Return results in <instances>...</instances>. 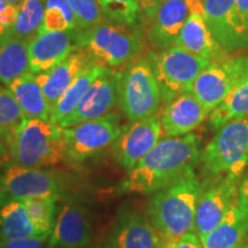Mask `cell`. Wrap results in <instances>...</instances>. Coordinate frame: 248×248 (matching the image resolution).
<instances>
[{
	"instance_id": "1",
	"label": "cell",
	"mask_w": 248,
	"mask_h": 248,
	"mask_svg": "<svg viewBox=\"0 0 248 248\" xmlns=\"http://www.w3.org/2000/svg\"><path fill=\"white\" fill-rule=\"evenodd\" d=\"M201 159L200 138L195 133L163 137L145 155L122 183V190L148 194L166 187L187 172Z\"/></svg>"
},
{
	"instance_id": "2",
	"label": "cell",
	"mask_w": 248,
	"mask_h": 248,
	"mask_svg": "<svg viewBox=\"0 0 248 248\" xmlns=\"http://www.w3.org/2000/svg\"><path fill=\"white\" fill-rule=\"evenodd\" d=\"M202 185L193 171L154 192L148 203V218L162 241L175 243L194 231L195 212Z\"/></svg>"
},
{
	"instance_id": "3",
	"label": "cell",
	"mask_w": 248,
	"mask_h": 248,
	"mask_svg": "<svg viewBox=\"0 0 248 248\" xmlns=\"http://www.w3.org/2000/svg\"><path fill=\"white\" fill-rule=\"evenodd\" d=\"M77 49H83L94 63L110 69L125 67L141 52V35L135 27L109 20L77 32Z\"/></svg>"
},
{
	"instance_id": "4",
	"label": "cell",
	"mask_w": 248,
	"mask_h": 248,
	"mask_svg": "<svg viewBox=\"0 0 248 248\" xmlns=\"http://www.w3.org/2000/svg\"><path fill=\"white\" fill-rule=\"evenodd\" d=\"M11 157L16 166L42 169L67 159L62 129L40 120L26 119L9 138Z\"/></svg>"
},
{
	"instance_id": "5",
	"label": "cell",
	"mask_w": 248,
	"mask_h": 248,
	"mask_svg": "<svg viewBox=\"0 0 248 248\" xmlns=\"http://www.w3.org/2000/svg\"><path fill=\"white\" fill-rule=\"evenodd\" d=\"M200 161L207 176L239 181L248 166V114L219 126Z\"/></svg>"
},
{
	"instance_id": "6",
	"label": "cell",
	"mask_w": 248,
	"mask_h": 248,
	"mask_svg": "<svg viewBox=\"0 0 248 248\" xmlns=\"http://www.w3.org/2000/svg\"><path fill=\"white\" fill-rule=\"evenodd\" d=\"M161 102L159 84L147 58H136L121 69L119 106L128 120L133 122L154 115Z\"/></svg>"
},
{
	"instance_id": "7",
	"label": "cell",
	"mask_w": 248,
	"mask_h": 248,
	"mask_svg": "<svg viewBox=\"0 0 248 248\" xmlns=\"http://www.w3.org/2000/svg\"><path fill=\"white\" fill-rule=\"evenodd\" d=\"M147 59L164 104L182 93L191 91L198 75L212 63L208 59L192 54L176 45L162 51L151 52Z\"/></svg>"
},
{
	"instance_id": "8",
	"label": "cell",
	"mask_w": 248,
	"mask_h": 248,
	"mask_svg": "<svg viewBox=\"0 0 248 248\" xmlns=\"http://www.w3.org/2000/svg\"><path fill=\"white\" fill-rule=\"evenodd\" d=\"M121 132L119 117L111 113L62 129L67 159L83 162L114 145Z\"/></svg>"
},
{
	"instance_id": "9",
	"label": "cell",
	"mask_w": 248,
	"mask_h": 248,
	"mask_svg": "<svg viewBox=\"0 0 248 248\" xmlns=\"http://www.w3.org/2000/svg\"><path fill=\"white\" fill-rule=\"evenodd\" d=\"M60 185L52 172L14 164L0 175V207L11 201L52 197L59 199Z\"/></svg>"
},
{
	"instance_id": "10",
	"label": "cell",
	"mask_w": 248,
	"mask_h": 248,
	"mask_svg": "<svg viewBox=\"0 0 248 248\" xmlns=\"http://www.w3.org/2000/svg\"><path fill=\"white\" fill-rule=\"evenodd\" d=\"M247 57L212 62L198 75L191 92L209 113L224 100L243 74Z\"/></svg>"
},
{
	"instance_id": "11",
	"label": "cell",
	"mask_w": 248,
	"mask_h": 248,
	"mask_svg": "<svg viewBox=\"0 0 248 248\" xmlns=\"http://www.w3.org/2000/svg\"><path fill=\"white\" fill-rule=\"evenodd\" d=\"M203 16L213 36L226 52L248 48V24L234 0H201Z\"/></svg>"
},
{
	"instance_id": "12",
	"label": "cell",
	"mask_w": 248,
	"mask_h": 248,
	"mask_svg": "<svg viewBox=\"0 0 248 248\" xmlns=\"http://www.w3.org/2000/svg\"><path fill=\"white\" fill-rule=\"evenodd\" d=\"M120 74L121 70L106 68L93 82L75 110L59 124V128H70L76 124L110 114L114 107L119 105Z\"/></svg>"
},
{
	"instance_id": "13",
	"label": "cell",
	"mask_w": 248,
	"mask_h": 248,
	"mask_svg": "<svg viewBox=\"0 0 248 248\" xmlns=\"http://www.w3.org/2000/svg\"><path fill=\"white\" fill-rule=\"evenodd\" d=\"M162 136V125L157 113L146 119L133 121L122 129L114 142L115 159L123 169L130 171L159 142Z\"/></svg>"
},
{
	"instance_id": "14",
	"label": "cell",
	"mask_w": 248,
	"mask_h": 248,
	"mask_svg": "<svg viewBox=\"0 0 248 248\" xmlns=\"http://www.w3.org/2000/svg\"><path fill=\"white\" fill-rule=\"evenodd\" d=\"M237 183L230 177H217L208 187L202 188L194 222V232L200 240L223 221L232 204L238 202Z\"/></svg>"
},
{
	"instance_id": "15",
	"label": "cell",
	"mask_w": 248,
	"mask_h": 248,
	"mask_svg": "<svg viewBox=\"0 0 248 248\" xmlns=\"http://www.w3.org/2000/svg\"><path fill=\"white\" fill-rule=\"evenodd\" d=\"M199 8H203L201 0H163L148 23L147 39L154 51L175 46L191 12Z\"/></svg>"
},
{
	"instance_id": "16",
	"label": "cell",
	"mask_w": 248,
	"mask_h": 248,
	"mask_svg": "<svg viewBox=\"0 0 248 248\" xmlns=\"http://www.w3.org/2000/svg\"><path fill=\"white\" fill-rule=\"evenodd\" d=\"M77 30L38 32L28 44L29 73L53 69L77 49Z\"/></svg>"
},
{
	"instance_id": "17",
	"label": "cell",
	"mask_w": 248,
	"mask_h": 248,
	"mask_svg": "<svg viewBox=\"0 0 248 248\" xmlns=\"http://www.w3.org/2000/svg\"><path fill=\"white\" fill-rule=\"evenodd\" d=\"M209 111L194 97L191 91L184 92L164 104L160 122L164 137H181L197 129Z\"/></svg>"
},
{
	"instance_id": "18",
	"label": "cell",
	"mask_w": 248,
	"mask_h": 248,
	"mask_svg": "<svg viewBox=\"0 0 248 248\" xmlns=\"http://www.w3.org/2000/svg\"><path fill=\"white\" fill-rule=\"evenodd\" d=\"M91 240V224L88 212L78 203L62 207L49 237L48 248H84Z\"/></svg>"
},
{
	"instance_id": "19",
	"label": "cell",
	"mask_w": 248,
	"mask_h": 248,
	"mask_svg": "<svg viewBox=\"0 0 248 248\" xmlns=\"http://www.w3.org/2000/svg\"><path fill=\"white\" fill-rule=\"evenodd\" d=\"M176 46L212 62H219L226 59V51L213 36L204 20L203 8L191 12L179 32Z\"/></svg>"
},
{
	"instance_id": "20",
	"label": "cell",
	"mask_w": 248,
	"mask_h": 248,
	"mask_svg": "<svg viewBox=\"0 0 248 248\" xmlns=\"http://www.w3.org/2000/svg\"><path fill=\"white\" fill-rule=\"evenodd\" d=\"M92 64H94V62L86 52L76 49L53 69L36 75L51 109L74 80Z\"/></svg>"
},
{
	"instance_id": "21",
	"label": "cell",
	"mask_w": 248,
	"mask_h": 248,
	"mask_svg": "<svg viewBox=\"0 0 248 248\" xmlns=\"http://www.w3.org/2000/svg\"><path fill=\"white\" fill-rule=\"evenodd\" d=\"M111 241V248H159L162 240L148 217L126 212L119 219Z\"/></svg>"
},
{
	"instance_id": "22",
	"label": "cell",
	"mask_w": 248,
	"mask_h": 248,
	"mask_svg": "<svg viewBox=\"0 0 248 248\" xmlns=\"http://www.w3.org/2000/svg\"><path fill=\"white\" fill-rule=\"evenodd\" d=\"M7 88L16 99L26 119L49 122L51 106L40 88L35 74L27 73L17 77L7 85Z\"/></svg>"
},
{
	"instance_id": "23",
	"label": "cell",
	"mask_w": 248,
	"mask_h": 248,
	"mask_svg": "<svg viewBox=\"0 0 248 248\" xmlns=\"http://www.w3.org/2000/svg\"><path fill=\"white\" fill-rule=\"evenodd\" d=\"M248 240V215L232 204L223 221L201 239L203 248H238Z\"/></svg>"
},
{
	"instance_id": "24",
	"label": "cell",
	"mask_w": 248,
	"mask_h": 248,
	"mask_svg": "<svg viewBox=\"0 0 248 248\" xmlns=\"http://www.w3.org/2000/svg\"><path fill=\"white\" fill-rule=\"evenodd\" d=\"M37 235L42 234L31 222L22 201H11L0 207V246Z\"/></svg>"
},
{
	"instance_id": "25",
	"label": "cell",
	"mask_w": 248,
	"mask_h": 248,
	"mask_svg": "<svg viewBox=\"0 0 248 248\" xmlns=\"http://www.w3.org/2000/svg\"><path fill=\"white\" fill-rule=\"evenodd\" d=\"M107 67L99 66L94 63L89 67L85 71H83L77 78L74 80L63 95L59 99L57 104L52 107L51 116H49V122L59 125L62 121L68 117L75 110L77 105L82 100L85 93L89 91L95 79L104 73Z\"/></svg>"
},
{
	"instance_id": "26",
	"label": "cell",
	"mask_w": 248,
	"mask_h": 248,
	"mask_svg": "<svg viewBox=\"0 0 248 248\" xmlns=\"http://www.w3.org/2000/svg\"><path fill=\"white\" fill-rule=\"evenodd\" d=\"M29 42L11 36L0 39V83L9 85L17 77L29 73Z\"/></svg>"
},
{
	"instance_id": "27",
	"label": "cell",
	"mask_w": 248,
	"mask_h": 248,
	"mask_svg": "<svg viewBox=\"0 0 248 248\" xmlns=\"http://www.w3.org/2000/svg\"><path fill=\"white\" fill-rule=\"evenodd\" d=\"M248 114V57L244 71L224 100L210 113V123L218 129L229 121Z\"/></svg>"
},
{
	"instance_id": "28",
	"label": "cell",
	"mask_w": 248,
	"mask_h": 248,
	"mask_svg": "<svg viewBox=\"0 0 248 248\" xmlns=\"http://www.w3.org/2000/svg\"><path fill=\"white\" fill-rule=\"evenodd\" d=\"M45 0H22L18 4V15L13 36L30 42L39 32L44 22Z\"/></svg>"
},
{
	"instance_id": "29",
	"label": "cell",
	"mask_w": 248,
	"mask_h": 248,
	"mask_svg": "<svg viewBox=\"0 0 248 248\" xmlns=\"http://www.w3.org/2000/svg\"><path fill=\"white\" fill-rule=\"evenodd\" d=\"M77 30V20L68 0H45L44 22L39 32Z\"/></svg>"
},
{
	"instance_id": "30",
	"label": "cell",
	"mask_w": 248,
	"mask_h": 248,
	"mask_svg": "<svg viewBox=\"0 0 248 248\" xmlns=\"http://www.w3.org/2000/svg\"><path fill=\"white\" fill-rule=\"evenodd\" d=\"M57 200V198L52 197L30 198L22 200L31 222L40 234H51L53 231Z\"/></svg>"
},
{
	"instance_id": "31",
	"label": "cell",
	"mask_w": 248,
	"mask_h": 248,
	"mask_svg": "<svg viewBox=\"0 0 248 248\" xmlns=\"http://www.w3.org/2000/svg\"><path fill=\"white\" fill-rule=\"evenodd\" d=\"M107 20L136 27L142 18L138 0H97Z\"/></svg>"
},
{
	"instance_id": "32",
	"label": "cell",
	"mask_w": 248,
	"mask_h": 248,
	"mask_svg": "<svg viewBox=\"0 0 248 248\" xmlns=\"http://www.w3.org/2000/svg\"><path fill=\"white\" fill-rule=\"evenodd\" d=\"M26 120L16 99L8 88L0 83V130L11 138L15 130Z\"/></svg>"
},
{
	"instance_id": "33",
	"label": "cell",
	"mask_w": 248,
	"mask_h": 248,
	"mask_svg": "<svg viewBox=\"0 0 248 248\" xmlns=\"http://www.w3.org/2000/svg\"><path fill=\"white\" fill-rule=\"evenodd\" d=\"M77 20L78 31L88 30L106 21L97 0H68Z\"/></svg>"
},
{
	"instance_id": "34",
	"label": "cell",
	"mask_w": 248,
	"mask_h": 248,
	"mask_svg": "<svg viewBox=\"0 0 248 248\" xmlns=\"http://www.w3.org/2000/svg\"><path fill=\"white\" fill-rule=\"evenodd\" d=\"M18 15V5L0 4V39L13 36L14 26Z\"/></svg>"
},
{
	"instance_id": "35",
	"label": "cell",
	"mask_w": 248,
	"mask_h": 248,
	"mask_svg": "<svg viewBox=\"0 0 248 248\" xmlns=\"http://www.w3.org/2000/svg\"><path fill=\"white\" fill-rule=\"evenodd\" d=\"M49 237L51 234H42L26 239L13 240L2 245L0 248H47L49 246Z\"/></svg>"
},
{
	"instance_id": "36",
	"label": "cell",
	"mask_w": 248,
	"mask_h": 248,
	"mask_svg": "<svg viewBox=\"0 0 248 248\" xmlns=\"http://www.w3.org/2000/svg\"><path fill=\"white\" fill-rule=\"evenodd\" d=\"M172 248H203L200 238L195 232H188L175 241Z\"/></svg>"
},
{
	"instance_id": "37",
	"label": "cell",
	"mask_w": 248,
	"mask_h": 248,
	"mask_svg": "<svg viewBox=\"0 0 248 248\" xmlns=\"http://www.w3.org/2000/svg\"><path fill=\"white\" fill-rule=\"evenodd\" d=\"M138 1L139 6H140L142 18H145V22L150 23L154 16L155 12L159 8V6L163 0H138Z\"/></svg>"
},
{
	"instance_id": "38",
	"label": "cell",
	"mask_w": 248,
	"mask_h": 248,
	"mask_svg": "<svg viewBox=\"0 0 248 248\" xmlns=\"http://www.w3.org/2000/svg\"><path fill=\"white\" fill-rule=\"evenodd\" d=\"M238 207L241 212L248 215V170L238 187Z\"/></svg>"
},
{
	"instance_id": "39",
	"label": "cell",
	"mask_w": 248,
	"mask_h": 248,
	"mask_svg": "<svg viewBox=\"0 0 248 248\" xmlns=\"http://www.w3.org/2000/svg\"><path fill=\"white\" fill-rule=\"evenodd\" d=\"M8 156H11L9 151V137L7 133L0 130V161H5Z\"/></svg>"
},
{
	"instance_id": "40",
	"label": "cell",
	"mask_w": 248,
	"mask_h": 248,
	"mask_svg": "<svg viewBox=\"0 0 248 248\" xmlns=\"http://www.w3.org/2000/svg\"><path fill=\"white\" fill-rule=\"evenodd\" d=\"M235 6L248 24V0H234Z\"/></svg>"
},
{
	"instance_id": "41",
	"label": "cell",
	"mask_w": 248,
	"mask_h": 248,
	"mask_svg": "<svg viewBox=\"0 0 248 248\" xmlns=\"http://www.w3.org/2000/svg\"><path fill=\"white\" fill-rule=\"evenodd\" d=\"M172 245L171 241H161L159 248H172Z\"/></svg>"
},
{
	"instance_id": "42",
	"label": "cell",
	"mask_w": 248,
	"mask_h": 248,
	"mask_svg": "<svg viewBox=\"0 0 248 248\" xmlns=\"http://www.w3.org/2000/svg\"><path fill=\"white\" fill-rule=\"evenodd\" d=\"M22 0H0V4L2 2H6V4H13V5H18Z\"/></svg>"
},
{
	"instance_id": "43",
	"label": "cell",
	"mask_w": 248,
	"mask_h": 248,
	"mask_svg": "<svg viewBox=\"0 0 248 248\" xmlns=\"http://www.w3.org/2000/svg\"><path fill=\"white\" fill-rule=\"evenodd\" d=\"M238 248H248V240L245 241V243L241 245V246H239Z\"/></svg>"
},
{
	"instance_id": "44",
	"label": "cell",
	"mask_w": 248,
	"mask_h": 248,
	"mask_svg": "<svg viewBox=\"0 0 248 248\" xmlns=\"http://www.w3.org/2000/svg\"><path fill=\"white\" fill-rule=\"evenodd\" d=\"M98 248H102V247H98Z\"/></svg>"
}]
</instances>
